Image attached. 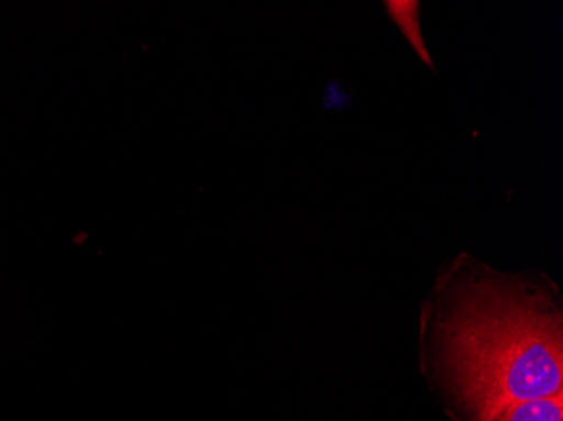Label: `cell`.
I'll list each match as a JSON object with an SVG mask.
<instances>
[{
	"label": "cell",
	"instance_id": "obj_2",
	"mask_svg": "<svg viewBox=\"0 0 563 421\" xmlns=\"http://www.w3.org/2000/svg\"><path fill=\"white\" fill-rule=\"evenodd\" d=\"M495 421H563V392L511 405Z\"/></svg>",
	"mask_w": 563,
	"mask_h": 421
},
{
	"label": "cell",
	"instance_id": "obj_3",
	"mask_svg": "<svg viewBox=\"0 0 563 421\" xmlns=\"http://www.w3.org/2000/svg\"><path fill=\"white\" fill-rule=\"evenodd\" d=\"M387 9L404 36L407 37L408 43L412 44L417 56L429 68H433L432 59H430L429 51H427L426 43H423L422 33H420L419 2H397V0H394V2H387Z\"/></svg>",
	"mask_w": 563,
	"mask_h": 421
},
{
	"label": "cell",
	"instance_id": "obj_1",
	"mask_svg": "<svg viewBox=\"0 0 563 421\" xmlns=\"http://www.w3.org/2000/svg\"><path fill=\"white\" fill-rule=\"evenodd\" d=\"M448 356L455 386L479 421L562 391L559 321L528 297L486 287L471 293L449 325Z\"/></svg>",
	"mask_w": 563,
	"mask_h": 421
}]
</instances>
